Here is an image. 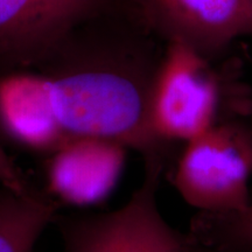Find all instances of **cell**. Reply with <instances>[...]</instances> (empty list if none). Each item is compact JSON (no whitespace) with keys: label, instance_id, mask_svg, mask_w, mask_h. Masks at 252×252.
Returning a JSON list of instances; mask_svg holds the SVG:
<instances>
[{"label":"cell","instance_id":"obj_3","mask_svg":"<svg viewBox=\"0 0 252 252\" xmlns=\"http://www.w3.org/2000/svg\"><path fill=\"white\" fill-rule=\"evenodd\" d=\"M252 117L222 123L187 141L169 168L180 196L198 212H238L251 203Z\"/></svg>","mask_w":252,"mask_h":252},{"label":"cell","instance_id":"obj_2","mask_svg":"<svg viewBox=\"0 0 252 252\" xmlns=\"http://www.w3.org/2000/svg\"><path fill=\"white\" fill-rule=\"evenodd\" d=\"M247 117H252V88L241 55L230 50L209 58L184 43H165L150 102L151 125L160 140L176 146Z\"/></svg>","mask_w":252,"mask_h":252},{"label":"cell","instance_id":"obj_9","mask_svg":"<svg viewBox=\"0 0 252 252\" xmlns=\"http://www.w3.org/2000/svg\"><path fill=\"white\" fill-rule=\"evenodd\" d=\"M54 219V204L37 190L19 194L0 186V252H33Z\"/></svg>","mask_w":252,"mask_h":252},{"label":"cell","instance_id":"obj_12","mask_svg":"<svg viewBox=\"0 0 252 252\" xmlns=\"http://www.w3.org/2000/svg\"><path fill=\"white\" fill-rule=\"evenodd\" d=\"M186 238V236H185ZM186 249H187V252H225V251H219V250H214V249H209L206 247H201V245L194 244L191 242L187 241L186 238Z\"/></svg>","mask_w":252,"mask_h":252},{"label":"cell","instance_id":"obj_6","mask_svg":"<svg viewBox=\"0 0 252 252\" xmlns=\"http://www.w3.org/2000/svg\"><path fill=\"white\" fill-rule=\"evenodd\" d=\"M122 0H0V65L32 68Z\"/></svg>","mask_w":252,"mask_h":252},{"label":"cell","instance_id":"obj_5","mask_svg":"<svg viewBox=\"0 0 252 252\" xmlns=\"http://www.w3.org/2000/svg\"><path fill=\"white\" fill-rule=\"evenodd\" d=\"M132 18L163 43L179 42L209 58L252 36V0H122Z\"/></svg>","mask_w":252,"mask_h":252},{"label":"cell","instance_id":"obj_10","mask_svg":"<svg viewBox=\"0 0 252 252\" xmlns=\"http://www.w3.org/2000/svg\"><path fill=\"white\" fill-rule=\"evenodd\" d=\"M187 241L225 252H252V202L238 212H198L190 220Z\"/></svg>","mask_w":252,"mask_h":252},{"label":"cell","instance_id":"obj_4","mask_svg":"<svg viewBox=\"0 0 252 252\" xmlns=\"http://www.w3.org/2000/svg\"><path fill=\"white\" fill-rule=\"evenodd\" d=\"M168 163L145 160V174L130 200L109 213L61 217L65 252H187L185 234L173 229L158 207L157 194Z\"/></svg>","mask_w":252,"mask_h":252},{"label":"cell","instance_id":"obj_11","mask_svg":"<svg viewBox=\"0 0 252 252\" xmlns=\"http://www.w3.org/2000/svg\"><path fill=\"white\" fill-rule=\"evenodd\" d=\"M0 186L11 189L19 194H30L36 190L28 180L26 174L13 161L0 145Z\"/></svg>","mask_w":252,"mask_h":252},{"label":"cell","instance_id":"obj_8","mask_svg":"<svg viewBox=\"0 0 252 252\" xmlns=\"http://www.w3.org/2000/svg\"><path fill=\"white\" fill-rule=\"evenodd\" d=\"M0 133L21 149L46 156L68 137L37 69L14 68L0 76Z\"/></svg>","mask_w":252,"mask_h":252},{"label":"cell","instance_id":"obj_1","mask_svg":"<svg viewBox=\"0 0 252 252\" xmlns=\"http://www.w3.org/2000/svg\"><path fill=\"white\" fill-rule=\"evenodd\" d=\"M163 48L122 5L82 25L32 68L45 77L67 135L108 138L169 163L176 146L157 137L150 119Z\"/></svg>","mask_w":252,"mask_h":252},{"label":"cell","instance_id":"obj_7","mask_svg":"<svg viewBox=\"0 0 252 252\" xmlns=\"http://www.w3.org/2000/svg\"><path fill=\"white\" fill-rule=\"evenodd\" d=\"M127 147L97 135H68L47 154L45 180L52 196L77 208L104 202L124 173Z\"/></svg>","mask_w":252,"mask_h":252}]
</instances>
